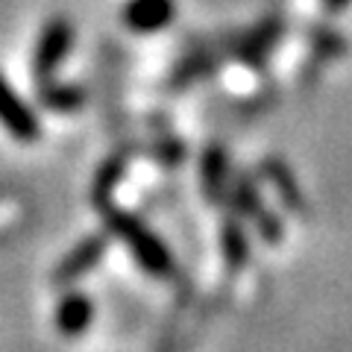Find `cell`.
<instances>
[{"mask_svg": "<svg viewBox=\"0 0 352 352\" xmlns=\"http://www.w3.org/2000/svg\"><path fill=\"white\" fill-rule=\"evenodd\" d=\"M109 229L129 247V252L135 256V261L147 273H153V276H168L173 270V256H170L168 244H164L153 229L141 223V220H135L132 214H124V212H112L109 214Z\"/></svg>", "mask_w": 352, "mask_h": 352, "instance_id": "6da1fadb", "label": "cell"}, {"mask_svg": "<svg viewBox=\"0 0 352 352\" xmlns=\"http://www.w3.org/2000/svg\"><path fill=\"white\" fill-rule=\"evenodd\" d=\"M71 44H74V27L65 18H56L44 27L38 47H36V59H32V68H36V76L41 82L53 76V71L71 53Z\"/></svg>", "mask_w": 352, "mask_h": 352, "instance_id": "7a4b0ae2", "label": "cell"}, {"mask_svg": "<svg viewBox=\"0 0 352 352\" xmlns=\"http://www.w3.org/2000/svg\"><path fill=\"white\" fill-rule=\"evenodd\" d=\"M235 200L241 206V212H244L252 223H256L258 235L267 241V244H279L282 235H285V223L279 217L270 214V208L261 203V197L256 194V188H252V182L247 179V176H238V188H235Z\"/></svg>", "mask_w": 352, "mask_h": 352, "instance_id": "3957f363", "label": "cell"}, {"mask_svg": "<svg viewBox=\"0 0 352 352\" xmlns=\"http://www.w3.org/2000/svg\"><path fill=\"white\" fill-rule=\"evenodd\" d=\"M176 0H129L124 6V24L132 32H159L173 21Z\"/></svg>", "mask_w": 352, "mask_h": 352, "instance_id": "277c9868", "label": "cell"}, {"mask_svg": "<svg viewBox=\"0 0 352 352\" xmlns=\"http://www.w3.org/2000/svg\"><path fill=\"white\" fill-rule=\"evenodd\" d=\"M0 124H3L15 138L36 141L38 138V118L32 115L27 103H21L9 82L0 76Z\"/></svg>", "mask_w": 352, "mask_h": 352, "instance_id": "5b68a950", "label": "cell"}, {"mask_svg": "<svg viewBox=\"0 0 352 352\" xmlns=\"http://www.w3.org/2000/svg\"><path fill=\"white\" fill-rule=\"evenodd\" d=\"M103 256H106V238H103V235L85 238L82 244L76 247V250H71V252H68V258L59 264L56 282H59V285H68V282H74V279L85 276L88 270H94L97 264H100Z\"/></svg>", "mask_w": 352, "mask_h": 352, "instance_id": "8992f818", "label": "cell"}, {"mask_svg": "<svg viewBox=\"0 0 352 352\" xmlns=\"http://www.w3.org/2000/svg\"><path fill=\"white\" fill-rule=\"evenodd\" d=\"M91 320H94V302L88 300L85 294L71 291L62 296L59 311H56V326L62 335H68V338L82 335L85 329L91 326Z\"/></svg>", "mask_w": 352, "mask_h": 352, "instance_id": "52a82bcc", "label": "cell"}, {"mask_svg": "<svg viewBox=\"0 0 352 352\" xmlns=\"http://www.w3.org/2000/svg\"><path fill=\"white\" fill-rule=\"evenodd\" d=\"M200 176H203V188L206 197L212 200H223L226 194V182H229V159L223 147H208L203 153V164H200Z\"/></svg>", "mask_w": 352, "mask_h": 352, "instance_id": "ba28073f", "label": "cell"}, {"mask_svg": "<svg viewBox=\"0 0 352 352\" xmlns=\"http://www.w3.org/2000/svg\"><path fill=\"white\" fill-rule=\"evenodd\" d=\"M264 173H267V179L273 182V188L279 191L282 203L300 214L302 206H305V200H302V191L296 188V179H294V173L288 170V164L276 162V159H267V162H264Z\"/></svg>", "mask_w": 352, "mask_h": 352, "instance_id": "9c48e42d", "label": "cell"}, {"mask_svg": "<svg viewBox=\"0 0 352 352\" xmlns=\"http://www.w3.org/2000/svg\"><path fill=\"white\" fill-rule=\"evenodd\" d=\"M220 247H223V258L232 270H241L250 258V241L244 235V226L238 220H226L220 229Z\"/></svg>", "mask_w": 352, "mask_h": 352, "instance_id": "30bf717a", "label": "cell"}, {"mask_svg": "<svg viewBox=\"0 0 352 352\" xmlns=\"http://www.w3.org/2000/svg\"><path fill=\"white\" fill-rule=\"evenodd\" d=\"M85 94L82 88H74V85H47L44 88V103L56 112H71V109L82 106Z\"/></svg>", "mask_w": 352, "mask_h": 352, "instance_id": "8fae6325", "label": "cell"}, {"mask_svg": "<svg viewBox=\"0 0 352 352\" xmlns=\"http://www.w3.org/2000/svg\"><path fill=\"white\" fill-rule=\"evenodd\" d=\"M349 3H352V0H323V6L329 9V12H344Z\"/></svg>", "mask_w": 352, "mask_h": 352, "instance_id": "7c38bea8", "label": "cell"}]
</instances>
